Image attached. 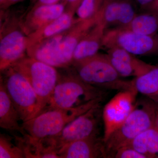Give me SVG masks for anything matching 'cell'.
<instances>
[{
  "label": "cell",
  "mask_w": 158,
  "mask_h": 158,
  "mask_svg": "<svg viewBox=\"0 0 158 158\" xmlns=\"http://www.w3.org/2000/svg\"><path fill=\"white\" fill-rule=\"evenodd\" d=\"M62 69L59 71L57 84L46 111L78 107L94 100L103 98L104 90L84 81L72 66Z\"/></svg>",
  "instance_id": "1"
},
{
  "label": "cell",
  "mask_w": 158,
  "mask_h": 158,
  "mask_svg": "<svg viewBox=\"0 0 158 158\" xmlns=\"http://www.w3.org/2000/svg\"><path fill=\"white\" fill-rule=\"evenodd\" d=\"M71 66L84 81L102 90H136L132 81L122 79L106 54L98 53L91 56L74 61Z\"/></svg>",
  "instance_id": "2"
},
{
  "label": "cell",
  "mask_w": 158,
  "mask_h": 158,
  "mask_svg": "<svg viewBox=\"0 0 158 158\" xmlns=\"http://www.w3.org/2000/svg\"><path fill=\"white\" fill-rule=\"evenodd\" d=\"M158 106L152 101L144 100L136 103L123 123L105 142L109 156H114L117 150L127 146L141 133L155 126Z\"/></svg>",
  "instance_id": "3"
},
{
  "label": "cell",
  "mask_w": 158,
  "mask_h": 158,
  "mask_svg": "<svg viewBox=\"0 0 158 158\" xmlns=\"http://www.w3.org/2000/svg\"><path fill=\"white\" fill-rule=\"evenodd\" d=\"M11 66L27 79L36 94L38 108L35 117L44 112L58 81L57 68L27 56Z\"/></svg>",
  "instance_id": "4"
},
{
  "label": "cell",
  "mask_w": 158,
  "mask_h": 158,
  "mask_svg": "<svg viewBox=\"0 0 158 158\" xmlns=\"http://www.w3.org/2000/svg\"><path fill=\"white\" fill-rule=\"evenodd\" d=\"M103 98L97 99L74 108H56L46 110L30 120L23 123L26 133L34 139L40 140L57 135L67 125L78 116L96 105Z\"/></svg>",
  "instance_id": "5"
},
{
  "label": "cell",
  "mask_w": 158,
  "mask_h": 158,
  "mask_svg": "<svg viewBox=\"0 0 158 158\" xmlns=\"http://www.w3.org/2000/svg\"><path fill=\"white\" fill-rule=\"evenodd\" d=\"M9 9L0 12V70L27 56V36L20 24L21 15Z\"/></svg>",
  "instance_id": "6"
},
{
  "label": "cell",
  "mask_w": 158,
  "mask_h": 158,
  "mask_svg": "<svg viewBox=\"0 0 158 158\" xmlns=\"http://www.w3.org/2000/svg\"><path fill=\"white\" fill-rule=\"evenodd\" d=\"M2 81L12 103L23 123L34 118L38 108V99L28 81L11 66L1 72Z\"/></svg>",
  "instance_id": "7"
},
{
  "label": "cell",
  "mask_w": 158,
  "mask_h": 158,
  "mask_svg": "<svg viewBox=\"0 0 158 158\" xmlns=\"http://www.w3.org/2000/svg\"><path fill=\"white\" fill-rule=\"evenodd\" d=\"M101 115L99 104L73 119L58 135L48 138L59 151L64 145L73 141L98 135Z\"/></svg>",
  "instance_id": "8"
},
{
  "label": "cell",
  "mask_w": 158,
  "mask_h": 158,
  "mask_svg": "<svg viewBox=\"0 0 158 158\" xmlns=\"http://www.w3.org/2000/svg\"><path fill=\"white\" fill-rule=\"evenodd\" d=\"M102 11V10L95 16L88 19H77L70 27L64 31L56 52L58 68L71 66L77 46L98 22L101 17Z\"/></svg>",
  "instance_id": "9"
},
{
  "label": "cell",
  "mask_w": 158,
  "mask_h": 158,
  "mask_svg": "<svg viewBox=\"0 0 158 158\" xmlns=\"http://www.w3.org/2000/svg\"><path fill=\"white\" fill-rule=\"evenodd\" d=\"M136 90L119 91L105 105L102 111L104 142L121 125L135 108Z\"/></svg>",
  "instance_id": "10"
},
{
  "label": "cell",
  "mask_w": 158,
  "mask_h": 158,
  "mask_svg": "<svg viewBox=\"0 0 158 158\" xmlns=\"http://www.w3.org/2000/svg\"><path fill=\"white\" fill-rule=\"evenodd\" d=\"M107 48L108 59L122 77H136L147 72L153 67L118 46H112Z\"/></svg>",
  "instance_id": "11"
},
{
  "label": "cell",
  "mask_w": 158,
  "mask_h": 158,
  "mask_svg": "<svg viewBox=\"0 0 158 158\" xmlns=\"http://www.w3.org/2000/svg\"><path fill=\"white\" fill-rule=\"evenodd\" d=\"M65 11L64 3L45 5L27 9L21 15L20 24L27 36L58 18Z\"/></svg>",
  "instance_id": "12"
},
{
  "label": "cell",
  "mask_w": 158,
  "mask_h": 158,
  "mask_svg": "<svg viewBox=\"0 0 158 158\" xmlns=\"http://www.w3.org/2000/svg\"><path fill=\"white\" fill-rule=\"evenodd\" d=\"M59 158H107L104 141L98 135L73 141L59 150Z\"/></svg>",
  "instance_id": "13"
},
{
  "label": "cell",
  "mask_w": 158,
  "mask_h": 158,
  "mask_svg": "<svg viewBox=\"0 0 158 158\" xmlns=\"http://www.w3.org/2000/svg\"><path fill=\"white\" fill-rule=\"evenodd\" d=\"M136 15L132 6L128 2L106 0L102 19L106 30L108 27L111 26L119 28L128 25Z\"/></svg>",
  "instance_id": "14"
},
{
  "label": "cell",
  "mask_w": 158,
  "mask_h": 158,
  "mask_svg": "<svg viewBox=\"0 0 158 158\" xmlns=\"http://www.w3.org/2000/svg\"><path fill=\"white\" fill-rule=\"evenodd\" d=\"M74 11L65 10L62 15L28 36L27 49L60 34L70 27L76 21Z\"/></svg>",
  "instance_id": "15"
},
{
  "label": "cell",
  "mask_w": 158,
  "mask_h": 158,
  "mask_svg": "<svg viewBox=\"0 0 158 158\" xmlns=\"http://www.w3.org/2000/svg\"><path fill=\"white\" fill-rule=\"evenodd\" d=\"M106 30V25L102 19L101 15L98 22L77 46L74 52L73 62L97 54L99 49L102 47Z\"/></svg>",
  "instance_id": "16"
},
{
  "label": "cell",
  "mask_w": 158,
  "mask_h": 158,
  "mask_svg": "<svg viewBox=\"0 0 158 158\" xmlns=\"http://www.w3.org/2000/svg\"><path fill=\"white\" fill-rule=\"evenodd\" d=\"M18 112L12 103L2 81L0 80V127L4 129L27 135L20 125Z\"/></svg>",
  "instance_id": "17"
},
{
  "label": "cell",
  "mask_w": 158,
  "mask_h": 158,
  "mask_svg": "<svg viewBox=\"0 0 158 158\" xmlns=\"http://www.w3.org/2000/svg\"><path fill=\"white\" fill-rule=\"evenodd\" d=\"M128 145L147 158H158V129L156 126L150 128L137 136Z\"/></svg>",
  "instance_id": "18"
},
{
  "label": "cell",
  "mask_w": 158,
  "mask_h": 158,
  "mask_svg": "<svg viewBox=\"0 0 158 158\" xmlns=\"http://www.w3.org/2000/svg\"><path fill=\"white\" fill-rule=\"evenodd\" d=\"M134 88L139 93L151 97L158 93V67L150 70L132 81Z\"/></svg>",
  "instance_id": "19"
},
{
  "label": "cell",
  "mask_w": 158,
  "mask_h": 158,
  "mask_svg": "<svg viewBox=\"0 0 158 158\" xmlns=\"http://www.w3.org/2000/svg\"><path fill=\"white\" fill-rule=\"evenodd\" d=\"M119 28L142 35H153L158 30V19L152 14L137 15L128 25Z\"/></svg>",
  "instance_id": "20"
},
{
  "label": "cell",
  "mask_w": 158,
  "mask_h": 158,
  "mask_svg": "<svg viewBox=\"0 0 158 158\" xmlns=\"http://www.w3.org/2000/svg\"><path fill=\"white\" fill-rule=\"evenodd\" d=\"M11 136L1 134L0 135V158H24V153L15 142H13Z\"/></svg>",
  "instance_id": "21"
},
{
  "label": "cell",
  "mask_w": 158,
  "mask_h": 158,
  "mask_svg": "<svg viewBox=\"0 0 158 158\" xmlns=\"http://www.w3.org/2000/svg\"><path fill=\"white\" fill-rule=\"evenodd\" d=\"M106 0H83L77 9L78 18L88 19L95 16L102 11Z\"/></svg>",
  "instance_id": "22"
},
{
  "label": "cell",
  "mask_w": 158,
  "mask_h": 158,
  "mask_svg": "<svg viewBox=\"0 0 158 158\" xmlns=\"http://www.w3.org/2000/svg\"><path fill=\"white\" fill-rule=\"evenodd\" d=\"M116 158H147L146 156L138 152L131 146H126L117 150L114 155Z\"/></svg>",
  "instance_id": "23"
},
{
  "label": "cell",
  "mask_w": 158,
  "mask_h": 158,
  "mask_svg": "<svg viewBox=\"0 0 158 158\" xmlns=\"http://www.w3.org/2000/svg\"><path fill=\"white\" fill-rule=\"evenodd\" d=\"M64 0H32L31 6L28 9L45 5H52L62 2Z\"/></svg>",
  "instance_id": "24"
},
{
  "label": "cell",
  "mask_w": 158,
  "mask_h": 158,
  "mask_svg": "<svg viewBox=\"0 0 158 158\" xmlns=\"http://www.w3.org/2000/svg\"><path fill=\"white\" fill-rule=\"evenodd\" d=\"M83 0H64L62 2L65 6V10L73 11L76 13L77 9Z\"/></svg>",
  "instance_id": "25"
},
{
  "label": "cell",
  "mask_w": 158,
  "mask_h": 158,
  "mask_svg": "<svg viewBox=\"0 0 158 158\" xmlns=\"http://www.w3.org/2000/svg\"><path fill=\"white\" fill-rule=\"evenodd\" d=\"M25 0H6L2 5H0L1 10H6L18 3L23 2Z\"/></svg>",
  "instance_id": "26"
},
{
  "label": "cell",
  "mask_w": 158,
  "mask_h": 158,
  "mask_svg": "<svg viewBox=\"0 0 158 158\" xmlns=\"http://www.w3.org/2000/svg\"><path fill=\"white\" fill-rule=\"evenodd\" d=\"M136 2L141 6H144L151 2L153 0H135Z\"/></svg>",
  "instance_id": "27"
},
{
  "label": "cell",
  "mask_w": 158,
  "mask_h": 158,
  "mask_svg": "<svg viewBox=\"0 0 158 158\" xmlns=\"http://www.w3.org/2000/svg\"><path fill=\"white\" fill-rule=\"evenodd\" d=\"M150 98H152L154 101H158V93L155 94V95L151 97Z\"/></svg>",
  "instance_id": "28"
},
{
  "label": "cell",
  "mask_w": 158,
  "mask_h": 158,
  "mask_svg": "<svg viewBox=\"0 0 158 158\" xmlns=\"http://www.w3.org/2000/svg\"><path fill=\"white\" fill-rule=\"evenodd\" d=\"M155 126L158 129V110L157 114L156 117Z\"/></svg>",
  "instance_id": "29"
},
{
  "label": "cell",
  "mask_w": 158,
  "mask_h": 158,
  "mask_svg": "<svg viewBox=\"0 0 158 158\" xmlns=\"http://www.w3.org/2000/svg\"><path fill=\"white\" fill-rule=\"evenodd\" d=\"M6 0H0V5H2Z\"/></svg>",
  "instance_id": "30"
}]
</instances>
